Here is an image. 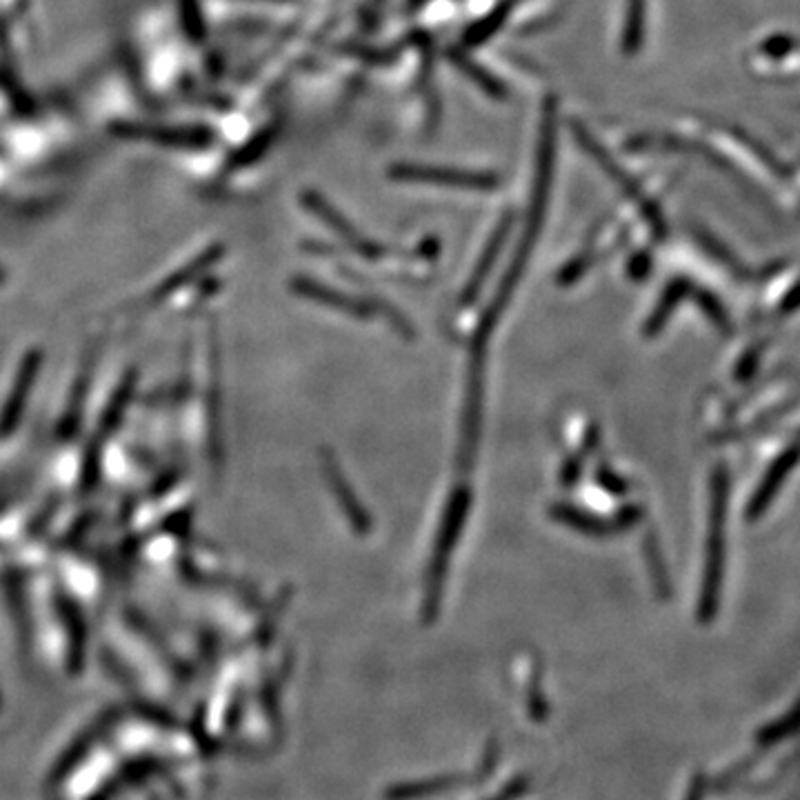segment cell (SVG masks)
<instances>
[{"instance_id":"277c9868","label":"cell","mask_w":800,"mask_h":800,"mask_svg":"<svg viewBox=\"0 0 800 800\" xmlns=\"http://www.w3.org/2000/svg\"><path fill=\"white\" fill-rule=\"evenodd\" d=\"M505 232H507L505 227H503V229H498V234L494 236L492 243H489L487 252H485V256H483V260H480L478 267H476V272H474V276H472V280H469V287H467V292H465V296H463L465 303H469V300L474 298L476 289H478V283H483V278L487 276V272H489V265H492V260H494V256H496V249H500V245H503Z\"/></svg>"},{"instance_id":"7a4b0ae2","label":"cell","mask_w":800,"mask_h":800,"mask_svg":"<svg viewBox=\"0 0 800 800\" xmlns=\"http://www.w3.org/2000/svg\"><path fill=\"white\" fill-rule=\"evenodd\" d=\"M392 174L398 180H414V183L469 187V189H489V187H496V183H498V180L489 174L465 172V169L423 167V165H398L392 169Z\"/></svg>"},{"instance_id":"3957f363","label":"cell","mask_w":800,"mask_h":800,"mask_svg":"<svg viewBox=\"0 0 800 800\" xmlns=\"http://www.w3.org/2000/svg\"><path fill=\"white\" fill-rule=\"evenodd\" d=\"M38 360H40L38 354L36 356L29 354L25 363H23V367H20L18 380H16L14 389H12L14 394H12V398L7 400L5 414H3V418H0V436H7L9 432H12L14 425H16V420L20 418V412H23V405H25V398H27V389L32 387V380H34V374L38 369Z\"/></svg>"},{"instance_id":"6da1fadb","label":"cell","mask_w":800,"mask_h":800,"mask_svg":"<svg viewBox=\"0 0 800 800\" xmlns=\"http://www.w3.org/2000/svg\"><path fill=\"white\" fill-rule=\"evenodd\" d=\"M467 503H469V498L465 492L454 496L452 505H449V509H447L445 527L440 529V534H438L436 552H434V560H432V574H429V594L425 598V614H429V616H432L436 609L438 596H440V583H443L445 567H447V558H449V554H452V547L458 538L460 525H463V520H465Z\"/></svg>"},{"instance_id":"5b68a950","label":"cell","mask_w":800,"mask_h":800,"mask_svg":"<svg viewBox=\"0 0 800 800\" xmlns=\"http://www.w3.org/2000/svg\"><path fill=\"white\" fill-rule=\"evenodd\" d=\"M329 478H332V485L336 487V492H338L340 500H343V507H345L347 516L352 518L358 527H363V525H365V520H367V518H365V512H363V509L358 507L356 500H354L352 496H349L347 487H345V478L340 476V474H336L334 465H329Z\"/></svg>"}]
</instances>
